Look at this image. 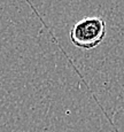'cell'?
Returning <instances> with one entry per match:
<instances>
[{
	"label": "cell",
	"instance_id": "6da1fadb",
	"mask_svg": "<svg viewBox=\"0 0 124 132\" xmlns=\"http://www.w3.org/2000/svg\"><path fill=\"white\" fill-rule=\"evenodd\" d=\"M106 22L101 17L88 16L76 22L70 30L72 45L80 50H93L106 38Z\"/></svg>",
	"mask_w": 124,
	"mask_h": 132
}]
</instances>
